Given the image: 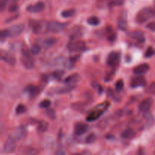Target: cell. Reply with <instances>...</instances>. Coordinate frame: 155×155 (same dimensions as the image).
<instances>
[{
    "mask_svg": "<svg viewBox=\"0 0 155 155\" xmlns=\"http://www.w3.org/2000/svg\"><path fill=\"white\" fill-rule=\"evenodd\" d=\"M87 22L88 24L92 26H97L100 24V19L98 18H97V17L92 16L88 18Z\"/></svg>",
    "mask_w": 155,
    "mask_h": 155,
    "instance_id": "83f0119b",
    "label": "cell"
},
{
    "mask_svg": "<svg viewBox=\"0 0 155 155\" xmlns=\"http://www.w3.org/2000/svg\"><path fill=\"white\" fill-rule=\"evenodd\" d=\"M106 138H107V139H114V136H112V135H107V136H106Z\"/></svg>",
    "mask_w": 155,
    "mask_h": 155,
    "instance_id": "ee69618b",
    "label": "cell"
},
{
    "mask_svg": "<svg viewBox=\"0 0 155 155\" xmlns=\"http://www.w3.org/2000/svg\"><path fill=\"white\" fill-rule=\"evenodd\" d=\"M153 104V99L151 98H147L144 99L139 105V111L147 113L151 109Z\"/></svg>",
    "mask_w": 155,
    "mask_h": 155,
    "instance_id": "7c38bea8",
    "label": "cell"
},
{
    "mask_svg": "<svg viewBox=\"0 0 155 155\" xmlns=\"http://www.w3.org/2000/svg\"><path fill=\"white\" fill-rule=\"evenodd\" d=\"M27 134V130L24 126H21V127H18L17 130H15V135L13 137L16 139V141L21 140L22 139L25 138V136Z\"/></svg>",
    "mask_w": 155,
    "mask_h": 155,
    "instance_id": "5bb4252c",
    "label": "cell"
},
{
    "mask_svg": "<svg viewBox=\"0 0 155 155\" xmlns=\"http://www.w3.org/2000/svg\"><path fill=\"white\" fill-rule=\"evenodd\" d=\"M48 123L45 122V121L42 120L39 123L37 127V130L39 133H45L47 130H48Z\"/></svg>",
    "mask_w": 155,
    "mask_h": 155,
    "instance_id": "cb8c5ba5",
    "label": "cell"
},
{
    "mask_svg": "<svg viewBox=\"0 0 155 155\" xmlns=\"http://www.w3.org/2000/svg\"><path fill=\"white\" fill-rule=\"evenodd\" d=\"M26 110H27V108L24 104H18L16 108V114L18 115L22 114L25 113Z\"/></svg>",
    "mask_w": 155,
    "mask_h": 155,
    "instance_id": "836d02e7",
    "label": "cell"
},
{
    "mask_svg": "<svg viewBox=\"0 0 155 155\" xmlns=\"http://www.w3.org/2000/svg\"><path fill=\"white\" fill-rule=\"evenodd\" d=\"M124 81H123L122 80H118V81L116 83V84H115V89H116L117 92H120V91L122 90V89H124Z\"/></svg>",
    "mask_w": 155,
    "mask_h": 155,
    "instance_id": "e575fe53",
    "label": "cell"
},
{
    "mask_svg": "<svg viewBox=\"0 0 155 155\" xmlns=\"http://www.w3.org/2000/svg\"><path fill=\"white\" fill-rule=\"evenodd\" d=\"M56 39L55 38H48V39H45L42 42V45L43 47H45V48H49L51 47H52L54 44L56 43Z\"/></svg>",
    "mask_w": 155,
    "mask_h": 155,
    "instance_id": "7402d4cb",
    "label": "cell"
},
{
    "mask_svg": "<svg viewBox=\"0 0 155 155\" xmlns=\"http://www.w3.org/2000/svg\"><path fill=\"white\" fill-rule=\"evenodd\" d=\"M0 60L3 61L8 64L12 65V66L15 65L16 63V59H15V56L12 53L5 51V50H0Z\"/></svg>",
    "mask_w": 155,
    "mask_h": 155,
    "instance_id": "52a82bcc",
    "label": "cell"
},
{
    "mask_svg": "<svg viewBox=\"0 0 155 155\" xmlns=\"http://www.w3.org/2000/svg\"><path fill=\"white\" fill-rule=\"evenodd\" d=\"M64 71H61V70H59V71H56L54 72H53L51 76H52L53 79H54V80H61L62 77H64Z\"/></svg>",
    "mask_w": 155,
    "mask_h": 155,
    "instance_id": "4316f807",
    "label": "cell"
},
{
    "mask_svg": "<svg viewBox=\"0 0 155 155\" xmlns=\"http://www.w3.org/2000/svg\"><path fill=\"white\" fill-rule=\"evenodd\" d=\"M117 25H118V27H119L120 30H126L127 29V19H125V18H119V19H118Z\"/></svg>",
    "mask_w": 155,
    "mask_h": 155,
    "instance_id": "d4e9b609",
    "label": "cell"
},
{
    "mask_svg": "<svg viewBox=\"0 0 155 155\" xmlns=\"http://www.w3.org/2000/svg\"><path fill=\"white\" fill-rule=\"evenodd\" d=\"M46 115L51 120L55 119V112L52 109H48L46 110Z\"/></svg>",
    "mask_w": 155,
    "mask_h": 155,
    "instance_id": "74e56055",
    "label": "cell"
},
{
    "mask_svg": "<svg viewBox=\"0 0 155 155\" xmlns=\"http://www.w3.org/2000/svg\"><path fill=\"white\" fill-rule=\"evenodd\" d=\"M9 36L8 30H0V42L4 41Z\"/></svg>",
    "mask_w": 155,
    "mask_h": 155,
    "instance_id": "f1b7e54d",
    "label": "cell"
},
{
    "mask_svg": "<svg viewBox=\"0 0 155 155\" xmlns=\"http://www.w3.org/2000/svg\"><path fill=\"white\" fill-rule=\"evenodd\" d=\"M146 27L148 29V30H151V31L155 32V22L148 23V24H147Z\"/></svg>",
    "mask_w": 155,
    "mask_h": 155,
    "instance_id": "60d3db41",
    "label": "cell"
},
{
    "mask_svg": "<svg viewBox=\"0 0 155 155\" xmlns=\"http://www.w3.org/2000/svg\"><path fill=\"white\" fill-rule=\"evenodd\" d=\"M76 88V85L74 84H68V86H64V87L59 88V89L58 90V93L60 94H64V93H68V92H71L72 90H74Z\"/></svg>",
    "mask_w": 155,
    "mask_h": 155,
    "instance_id": "44dd1931",
    "label": "cell"
},
{
    "mask_svg": "<svg viewBox=\"0 0 155 155\" xmlns=\"http://www.w3.org/2000/svg\"><path fill=\"white\" fill-rule=\"evenodd\" d=\"M130 36L131 38H133V39H136V41H138V42H140V43H142V42H145V38L143 33L139 31V30H135V31L131 32V33H130Z\"/></svg>",
    "mask_w": 155,
    "mask_h": 155,
    "instance_id": "e0dca14e",
    "label": "cell"
},
{
    "mask_svg": "<svg viewBox=\"0 0 155 155\" xmlns=\"http://www.w3.org/2000/svg\"><path fill=\"white\" fill-rule=\"evenodd\" d=\"M68 49L71 52H78V51H84L86 48V42L81 40H76L70 42L67 46Z\"/></svg>",
    "mask_w": 155,
    "mask_h": 155,
    "instance_id": "277c9868",
    "label": "cell"
},
{
    "mask_svg": "<svg viewBox=\"0 0 155 155\" xmlns=\"http://www.w3.org/2000/svg\"><path fill=\"white\" fill-rule=\"evenodd\" d=\"M8 0H0V12L5 10Z\"/></svg>",
    "mask_w": 155,
    "mask_h": 155,
    "instance_id": "ab89813d",
    "label": "cell"
},
{
    "mask_svg": "<svg viewBox=\"0 0 155 155\" xmlns=\"http://www.w3.org/2000/svg\"><path fill=\"white\" fill-rule=\"evenodd\" d=\"M83 33H82L81 28L80 27H74L72 32L70 34V39L74 40V39H77V38L80 37L82 36Z\"/></svg>",
    "mask_w": 155,
    "mask_h": 155,
    "instance_id": "ffe728a7",
    "label": "cell"
},
{
    "mask_svg": "<svg viewBox=\"0 0 155 155\" xmlns=\"http://www.w3.org/2000/svg\"><path fill=\"white\" fill-rule=\"evenodd\" d=\"M95 140H96V136H95V135L94 133H91V134H89L86 137L85 142H86V144H92L95 142Z\"/></svg>",
    "mask_w": 155,
    "mask_h": 155,
    "instance_id": "4dcf8cb0",
    "label": "cell"
},
{
    "mask_svg": "<svg viewBox=\"0 0 155 155\" xmlns=\"http://www.w3.org/2000/svg\"><path fill=\"white\" fill-rule=\"evenodd\" d=\"M120 61V54L117 51H111L107 56V64L109 67L114 68Z\"/></svg>",
    "mask_w": 155,
    "mask_h": 155,
    "instance_id": "ba28073f",
    "label": "cell"
},
{
    "mask_svg": "<svg viewBox=\"0 0 155 155\" xmlns=\"http://www.w3.org/2000/svg\"><path fill=\"white\" fill-rule=\"evenodd\" d=\"M40 51H41L40 45L36 44V45H33V46H32V48H30V54H38L39 52H40Z\"/></svg>",
    "mask_w": 155,
    "mask_h": 155,
    "instance_id": "f546056e",
    "label": "cell"
},
{
    "mask_svg": "<svg viewBox=\"0 0 155 155\" xmlns=\"http://www.w3.org/2000/svg\"><path fill=\"white\" fill-rule=\"evenodd\" d=\"M66 154V152L63 151H58L56 152V154Z\"/></svg>",
    "mask_w": 155,
    "mask_h": 155,
    "instance_id": "7bdbcfd3",
    "label": "cell"
},
{
    "mask_svg": "<svg viewBox=\"0 0 155 155\" xmlns=\"http://www.w3.org/2000/svg\"><path fill=\"white\" fill-rule=\"evenodd\" d=\"M149 68L150 67L148 64H142L136 67V68H134V70H133V72H134V74H136V75H142V74L148 72Z\"/></svg>",
    "mask_w": 155,
    "mask_h": 155,
    "instance_id": "2e32d148",
    "label": "cell"
},
{
    "mask_svg": "<svg viewBox=\"0 0 155 155\" xmlns=\"http://www.w3.org/2000/svg\"><path fill=\"white\" fill-rule=\"evenodd\" d=\"M154 50L153 49L152 47H149V48L146 50V51H145V57L146 58H149L152 57V56L154 55Z\"/></svg>",
    "mask_w": 155,
    "mask_h": 155,
    "instance_id": "d590c367",
    "label": "cell"
},
{
    "mask_svg": "<svg viewBox=\"0 0 155 155\" xmlns=\"http://www.w3.org/2000/svg\"><path fill=\"white\" fill-rule=\"evenodd\" d=\"M30 27L34 33L41 34L48 32L47 22L42 21H32L30 22Z\"/></svg>",
    "mask_w": 155,
    "mask_h": 155,
    "instance_id": "3957f363",
    "label": "cell"
},
{
    "mask_svg": "<svg viewBox=\"0 0 155 155\" xmlns=\"http://www.w3.org/2000/svg\"><path fill=\"white\" fill-rule=\"evenodd\" d=\"M88 130H89L88 126L81 122L76 124L75 127H74V133L77 136H82V135L85 134L88 131Z\"/></svg>",
    "mask_w": 155,
    "mask_h": 155,
    "instance_id": "9a60e30c",
    "label": "cell"
},
{
    "mask_svg": "<svg viewBox=\"0 0 155 155\" xmlns=\"http://www.w3.org/2000/svg\"><path fill=\"white\" fill-rule=\"evenodd\" d=\"M67 24L58 21H49L47 22V30L51 33H61L66 27Z\"/></svg>",
    "mask_w": 155,
    "mask_h": 155,
    "instance_id": "5b68a950",
    "label": "cell"
},
{
    "mask_svg": "<svg viewBox=\"0 0 155 155\" xmlns=\"http://www.w3.org/2000/svg\"><path fill=\"white\" fill-rule=\"evenodd\" d=\"M145 92L148 94H150V95H155V82L152 83L150 86H148L147 87Z\"/></svg>",
    "mask_w": 155,
    "mask_h": 155,
    "instance_id": "d6a6232c",
    "label": "cell"
},
{
    "mask_svg": "<svg viewBox=\"0 0 155 155\" xmlns=\"http://www.w3.org/2000/svg\"><path fill=\"white\" fill-rule=\"evenodd\" d=\"M21 61L22 64L27 69H31L34 67V61L30 55V52L27 51H23Z\"/></svg>",
    "mask_w": 155,
    "mask_h": 155,
    "instance_id": "8992f818",
    "label": "cell"
},
{
    "mask_svg": "<svg viewBox=\"0 0 155 155\" xmlns=\"http://www.w3.org/2000/svg\"><path fill=\"white\" fill-rule=\"evenodd\" d=\"M124 4V0H113L110 2V6H120Z\"/></svg>",
    "mask_w": 155,
    "mask_h": 155,
    "instance_id": "f35d334b",
    "label": "cell"
},
{
    "mask_svg": "<svg viewBox=\"0 0 155 155\" xmlns=\"http://www.w3.org/2000/svg\"><path fill=\"white\" fill-rule=\"evenodd\" d=\"M27 92L29 93V95L32 97H35L36 95H37L39 92V89L37 86H35L33 85H30V86H27L25 89Z\"/></svg>",
    "mask_w": 155,
    "mask_h": 155,
    "instance_id": "d6986e66",
    "label": "cell"
},
{
    "mask_svg": "<svg viewBox=\"0 0 155 155\" xmlns=\"http://www.w3.org/2000/svg\"><path fill=\"white\" fill-rule=\"evenodd\" d=\"M135 135H136V133H135V131L133 129H127L125 131L123 132L121 136L124 139H132V138L134 137Z\"/></svg>",
    "mask_w": 155,
    "mask_h": 155,
    "instance_id": "603a6c76",
    "label": "cell"
},
{
    "mask_svg": "<svg viewBox=\"0 0 155 155\" xmlns=\"http://www.w3.org/2000/svg\"><path fill=\"white\" fill-rule=\"evenodd\" d=\"M24 30V26L21 24H15V25L12 26L10 28L8 29L9 32V36L10 37H16V36H19L21 34Z\"/></svg>",
    "mask_w": 155,
    "mask_h": 155,
    "instance_id": "30bf717a",
    "label": "cell"
},
{
    "mask_svg": "<svg viewBox=\"0 0 155 155\" xmlns=\"http://www.w3.org/2000/svg\"><path fill=\"white\" fill-rule=\"evenodd\" d=\"M81 80L80 74H73L71 75L68 76L64 80V83L67 84H74V83H79Z\"/></svg>",
    "mask_w": 155,
    "mask_h": 155,
    "instance_id": "ac0fdd59",
    "label": "cell"
},
{
    "mask_svg": "<svg viewBox=\"0 0 155 155\" xmlns=\"http://www.w3.org/2000/svg\"><path fill=\"white\" fill-rule=\"evenodd\" d=\"M109 105H110V103L108 101H104L102 104L97 105L96 107H94L91 110L90 113L89 114L88 117H86V120L89 121V122H92V121H95V120L98 119L103 114V113L108 108Z\"/></svg>",
    "mask_w": 155,
    "mask_h": 155,
    "instance_id": "6da1fadb",
    "label": "cell"
},
{
    "mask_svg": "<svg viewBox=\"0 0 155 155\" xmlns=\"http://www.w3.org/2000/svg\"><path fill=\"white\" fill-rule=\"evenodd\" d=\"M116 39V34H115L114 32L112 30V29L109 28L107 30V39L110 42H113Z\"/></svg>",
    "mask_w": 155,
    "mask_h": 155,
    "instance_id": "1f68e13d",
    "label": "cell"
},
{
    "mask_svg": "<svg viewBox=\"0 0 155 155\" xmlns=\"http://www.w3.org/2000/svg\"><path fill=\"white\" fill-rule=\"evenodd\" d=\"M39 106H40V107H42V108H48V107H49L50 106H51V101L48 99L43 100V101L40 103Z\"/></svg>",
    "mask_w": 155,
    "mask_h": 155,
    "instance_id": "8d00e7d4",
    "label": "cell"
},
{
    "mask_svg": "<svg viewBox=\"0 0 155 155\" xmlns=\"http://www.w3.org/2000/svg\"><path fill=\"white\" fill-rule=\"evenodd\" d=\"M153 15V10L151 8H144L139 12L136 15V21L139 24H143L150 19Z\"/></svg>",
    "mask_w": 155,
    "mask_h": 155,
    "instance_id": "7a4b0ae2",
    "label": "cell"
},
{
    "mask_svg": "<svg viewBox=\"0 0 155 155\" xmlns=\"http://www.w3.org/2000/svg\"><path fill=\"white\" fill-rule=\"evenodd\" d=\"M145 85H146V80L142 75H137L136 77H133L131 80V86L133 88L145 86Z\"/></svg>",
    "mask_w": 155,
    "mask_h": 155,
    "instance_id": "4fadbf2b",
    "label": "cell"
},
{
    "mask_svg": "<svg viewBox=\"0 0 155 155\" xmlns=\"http://www.w3.org/2000/svg\"><path fill=\"white\" fill-rule=\"evenodd\" d=\"M44 9H45V4L43 2H38L27 7V11L30 13H39L42 12Z\"/></svg>",
    "mask_w": 155,
    "mask_h": 155,
    "instance_id": "8fae6325",
    "label": "cell"
},
{
    "mask_svg": "<svg viewBox=\"0 0 155 155\" xmlns=\"http://www.w3.org/2000/svg\"><path fill=\"white\" fill-rule=\"evenodd\" d=\"M17 9H18V6H17L16 5H13L10 6V8H9V11H10V12H15Z\"/></svg>",
    "mask_w": 155,
    "mask_h": 155,
    "instance_id": "b9f144b4",
    "label": "cell"
},
{
    "mask_svg": "<svg viewBox=\"0 0 155 155\" xmlns=\"http://www.w3.org/2000/svg\"><path fill=\"white\" fill-rule=\"evenodd\" d=\"M0 89H1V85H0Z\"/></svg>",
    "mask_w": 155,
    "mask_h": 155,
    "instance_id": "f6af8a7d",
    "label": "cell"
},
{
    "mask_svg": "<svg viewBox=\"0 0 155 155\" xmlns=\"http://www.w3.org/2000/svg\"><path fill=\"white\" fill-rule=\"evenodd\" d=\"M16 148V139L13 136H9L4 145V151L8 154L14 152Z\"/></svg>",
    "mask_w": 155,
    "mask_h": 155,
    "instance_id": "9c48e42d",
    "label": "cell"
},
{
    "mask_svg": "<svg viewBox=\"0 0 155 155\" xmlns=\"http://www.w3.org/2000/svg\"><path fill=\"white\" fill-rule=\"evenodd\" d=\"M76 14V11L74 9H68V10H64L61 12V16L63 18H71V17L74 16Z\"/></svg>",
    "mask_w": 155,
    "mask_h": 155,
    "instance_id": "484cf974",
    "label": "cell"
}]
</instances>
